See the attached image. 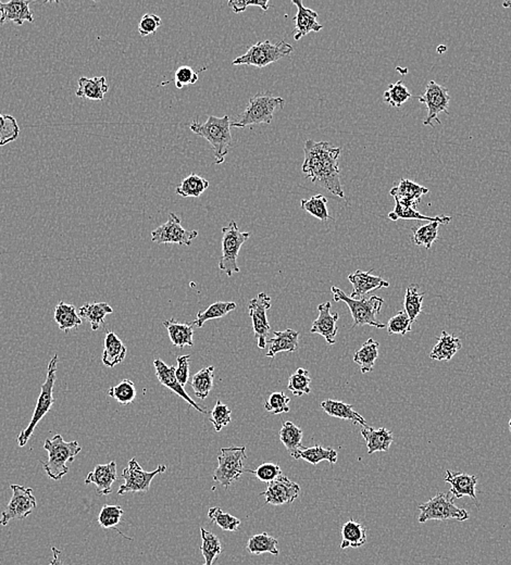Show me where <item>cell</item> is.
I'll return each mask as SVG.
<instances>
[{"instance_id": "obj_9", "label": "cell", "mask_w": 511, "mask_h": 565, "mask_svg": "<svg viewBox=\"0 0 511 565\" xmlns=\"http://www.w3.org/2000/svg\"><path fill=\"white\" fill-rule=\"evenodd\" d=\"M247 460L246 447L222 448L220 455L217 456V468L213 473V478L215 483L220 484L225 489L229 488L234 482L241 478L245 472V463Z\"/></svg>"}, {"instance_id": "obj_57", "label": "cell", "mask_w": 511, "mask_h": 565, "mask_svg": "<svg viewBox=\"0 0 511 565\" xmlns=\"http://www.w3.org/2000/svg\"><path fill=\"white\" fill-rule=\"evenodd\" d=\"M198 81V73L188 65H182L174 73V83L178 90H182L188 85H193Z\"/></svg>"}, {"instance_id": "obj_15", "label": "cell", "mask_w": 511, "mask_h": 565, "mask_svg": "<svg viewBox=\"0 0 511 565\" xmlns=\"http://www.w3.org/2000/svg\"><path fill=\"white\" fill-rule=\"evenodd\" d=\"M271 308V297L266 293H260L257 297L250 300L248 303V312L252 318L254 338L257 339L259 349L266 348L268 344V335L271 328L269 324L267 311Z\"/></svg>"}, {"instance_id": "obj_4", "label": "cell", "mask_w": 511, "mask_h": 565, "mask_svg": "<svg viewBox=\"0 0 511 565\" xmlns=\"http://www.w3.org/2000/svg\"><path fill=\"white\" fill-rule=\"evenodd\" d=\"M285 100L282 97L273 96L271 92H259L252 96L248 102L247 108L235 120L232 121L231 127L243 129L252 125L270 124L276 110H282Z\"/></svg>"}, {"instance_id": "obj_49", "label": "cell", "mask_w": 511, "mask_h": 565, "mask_svg": "<svg viewBox=\"0 0 511 565\" xmlns=\"http://www.w3.org/2000/svg\"><path fill=\"white\" fill-rule=\"evenodd\" d=\"M383 97H384V102L389 106L394 107V108H400L412 98V94L403 81H398L389 86V88L384 92Z\"/></svg>"}, {"instance_id": "obj_32", "label": "cell", "mask_w": 511, "mask_h": 565, "mask_svg": "<svg viewBox=\"0 0 511 565\" xmlns=\"http://www.w3.org/2000/svg\"><path fill=\"white\" fill-rule=\"evenodd\" d=\"M367 542V529L359 522L350 520L342 527L340 549L362 547Z\"/></svg>"}, {"instance_id": "obj_59", "label": "cell", "mask_w": 511, "mask_h": 565, "mask_svg": "<svg viewBox=\"0 0 511 565\" xmlns=\"http://www.w3.org/2000/svg\"><path fill=\"white\" fill-rule=\"evenodd\" d=\"M227 6L232 8L235 14L244 12L249 6H257L260 9L267 11L270 8V3L269 0H230Z\"/></svg>"}, {"instance_id": "obj_47", "label": "cell", "mask_w": 511, "mask_h": 565, "mask_svg": "<svg viewBox=\"0 0 511 565\" xmlns=\"http://www.w3.org/2000/svg\"><path fill=\"white\" fill-rule=\"evenodd\" d=\"M441 223L439 222H429L426 225L420 226L418 229L414 230L412 235V242L416 246H424L426 249H430L435 240L439 238V227Z\"/></svg>"}, {"instance_id": "obj_5", "label": "cell", "mask_w": 511, "mask_h": 565, "mask_svg": "<svg viewBox=\"0 0 511 565\" xmlns=\"http://www.w3.org/2000/svg\"><path fill=\"white\" fill-rule=\"evenodd\" d=\"M334 301H343L350 308L354 324L353 328L357 326L369 325L375 328H384L385 324L381 323L377 318V314L381 312L382 307L384 305V299L379 296H371L370 298H360L354 299L350 296L346 295L342 289L336 286L331 287Z\"/></svg>"}, {"instance_id": "obj_63", "label": "cell", "mask_w": 511, "mask_h": 565, "mask_svg": "<svg viewBox=\"0 0 511 565\" xmlns=\"http://www.w3.org/2000/svg\"><path fill=\"white\" fill-rule=\"evenodd\" d=\"M505 8H511V1H506V3L502 4Z\"/></svg>"}, {"instance_id": "obj_48", "label": "cell", "mask_w": 511, "mask_h": 565, "mask_svg": "<svg viewBox=\"0 0 511 565\" xmlns=\"http://www.w3.org/2000/svg\"><path fill=\"white\" fill-rule=\"evenodd\" d=\"M208 517L223 531L236 532L241 526V520L230 513L225 512L220 507H210L208 511Z\"/></svg>"}, {"instance_id": "obj_24", "label": "cell", "mask_w": 511, "mask_h": 565, "mask_svg": "<svg viewBox=\"0 0 511 565\" xmlns=\"http://www.w3.org/2000/svg\"><path fill=\"white\" fill-rule=\"evenodd\" d=\"M444 480L445 482L451 485V494L453 495V498L469 497L473 500H477V496H475V487L478 484L477 476L447 470Z\"/></svg>"}, {"instance_id": "obj_41", "label": "cell", "mask_w": 511, "mask_h": 565, "mask_svg": "<svg viewBox=\"0 0 511 565\" xmlns=\"http://www.w3.org/2000/svg\"><path fill=\"white\" fill-rule=\"evenodd\" d=\"M278 540L268 533L258 534L249 538L247 542V550L254 556H260L262 554H271L273 556H279L280 550L278 549Z\"/></svg>"}, {"instance_id": "obj_17", "label": "cell", "mask_w": 511, "mask_h": 565, "mask_svg": "<svg viewBox=\"0 0 511 565\" xmlns=\"http://www.w3.org/2000/svg\"><path fill=\"white\" fill-rule=\"evenodd\" d=\"M154 367H155L156 376H157L158 381L162 386L169 388L174 394H178L182 399L185 400L193 408L196 409L198 412L206 414V409L199 406L195 400H193L190 394L186 392L184 386L181 385L178 377H176V367L173 365H168L161 359H156V360H154Z\"/></svg>"}, {"instance_id": "obj_23", "label": "cell", "mask_w": 511, "mask_h": 565, "mask_svg": "<svg viewBox=\"0 0 511 565\" xmlns=\"http://www.w3.org/2000/svg\"><path fill=\"white\" fill-rule=\"evenodd\" d=\"M428 193L426 187L416 184L408 178H402L399 183L392 188L389 194L395 198L396 203L416 209V205L420 203V199Z\"/></svg>"}, {"instance_id": "obj_20", "label": "cell", "mask_w": 511, "mask_h": 565, "mask_svg": "<svg viewBox=\"0 0 511 565\" xmlns=\"http://www.w3.org/2000/svg\"><path fill=\"white\" fill-rule=\"evenodd\" d=\"M293 5L297 7L296 16L293 18L295 21L294 40L299 41L311 32H320L323 28L318 22V14L315 10L305 7L301 0H293Z\"/></svg>"}, {"instance_id": "obj_45", "label": "cell", "mask_w": 511, "mask_h": 565, "mask_svg": "<svg viewBox=\"0 0 511 565\" xmlns=\"http://www.w3.org/2000/svg\"><path fill=\"white\" fill-rule=\"evenodd\" d=\"M418 285L410 284L406 289L405 300H404V311L409 316L410 321L414 324L418 316L422 312V301L426 294L418 293Z\"/></svg>"}, {"instance_id": "obj_1", "label": "cell", "mask_w": 511, "mask_h": 565, "mask_svg": "<svg viewBox=\"0 0 511 565\" xmlns=\"http://www.w3.org/2000/svg\"><path fill=\"white\" fill-rule=\"evenodd\" d=\"M305 160L303 170L313 184L319 185L332 195L345 198L340 184L338 157L342 149L334 147L328 141L308 139L305 143Z\"/></svg>"}, {"instance_id": "obj_61", "label": "cell", "mask_w": 511, "mask_h": 565, "mask_svg": "<svg viewBox=\"0 0 511 565\" xmlns=\"http://www.w3.org/2000/svg\"><path fill=\"white\" fill-rule=\"evenodd\" d=\"M51 551H53V560L50 561L48 565H63V559H61V550H59L57 547L51 548Z\"/></svg>"}, {"instance_id": "obj_34", "label": "cell", "mask_w": 511, "mask_h": 565, "mask_svg": "<svg viewBox=\"0 0 511 565\" xmlns=\"http://www.w3.org/2000/svg\"><path fill=\"white\" fill-rule=\"evenodd\" d=\"M53 318L58 324L59 330L65 333L82 325V318L77 313V308L70 303H65V301H60L57 305Z\"/></svg>"}, {"instance_id": "obj_8", "label": "cell", "mask_w": 511, "mask_h": 565, "mask_svg": "<svg viewBox=\"0 0 511 565\" xmlns=\"http://www.w3.org/2000/svg\"><path fill=\"white\" fill-rule=\"evenodd\" d=\"M420 515L418 517L419 523H426L428 521H447V520H457L459 522L467 521L469 519V512L463 507H456L455 498L451 497V493H439L431 498L428 502L419 505Z\"/></svg>"}, {"instance_id": "obj_12", "label": "cell", "mask_w": 511, "mask_h": 565, "mask_svg": "<svg viewBox=\"0 0 511 565\" xmlns=\"http://www.w3.org/2000/svg\"><path fill=\"white\" fill-rule=\"evenodd\" d=\"M166 470H167V466L161 464L153 472H147V470H144L136 459L133 458L129 461L127 468L123 470L122 478L125 483L119 488V496H122L127 493L149 492L155 476L164 473Z\"/></svg>"}, {"instance_id": "obj_53", "label": "cell", "mask_w": 511, "mask_h": 565, "mask_svg": "<svg viewBox=\"0 0 511 565\" xmlns=\"http://www.w3.org/2000/svg\"><path fill=\"white\" fill-rule=\"evenodd\" d=\"M289 402L291 399L284 392H272L264 402V410L268 411L271 414H282V413L289 412Z\"/></svg>"}, {"instance_id": "obj_51", "label": "cell", "mask_w": 511, "mask_h": 565, "mask_svg": "<svg viewBox=\"0 0 511 565\" xmlns=\"http://www.w3.org/2000/svg\"><path fill=\"white\" fill-rule=\"evenodd\" d=\"M310 383H311V379H310L309 372L303 367H299L295 373L289 376L287 389L293 392L294 396H303V394H310L311 392Z\"/></svg>"}, {"instance_id": "obj_50", "label": "cell", "mask_w": 511, "mask_h": 565, "mask_svg": "<svg viewBox=\"0 0 511 565\" xmlns=\"http://www.w3.org/2000/svg\"><path fill=\"white\" fill-rule=\"evenodd\" d=\"M108 394L120 404H132L136 398V388L130 380H123L118 385L110 388Z\"/></svg>"}, {"instance_id": "obj_36", "label": "cell", "mask_w": 511, "mask_h": 565, "mask_svg": "<svg viewBox=\"0 0 511 565\" xmlns=\"http://www.w3.org/2000/svg\"><path fill=\"white\" fill-rule=\"evenodd\" d=\"M380 344L375 339L369 338L354 355V362L360 367L362 374L370 373L379 357Z\"/></svg>"}, {"instance_id": "obj_29", "label": "cell", "mask_w": 511, "mask_h": 565, "mask_svg": "<svg viewBox=\"0 0 511 565\" xmlns=\"http://www.w3.org/2000/svg\"><path fill=\"white\" fill-rule=\"evenodd\" d=\"M164 328H167L170 340L173 346L183 349L184 347L194 346V328L192 323H180L174 318L163 322Z\"/></svg>"}, {"instance_id": "obj_2", "label": "cell", "mask_w": 511, "mask_h": 565, "mask_svg": "<svg viewBox=\"0 0 511 565\" xmlns=\"http://www.w3.org/2000/svg\"><path fill=\"white\" fill-rule=\"evenodd\" d=\"M190 131L209 141L213 149L215 163L222 164L232 145L231 121L229 116L217 118L210 116L206 122L198 121L190 124Z\"/></svg>"}, {"instance_id": "obj_27", "label": "cell", "mask_w": 511, "mask_h": 565, "mask_svg": "<svg viewBox=\"0 0 511 565\" xmlns=\"http://www.w3.org/2000/svg\"><path fill=\"white\" fill-rule=\"evenodd\" d=\"M127 349L118 335L112 330L107 332L102 361L104 367H114L124 361Z\"/></svg>"}, {"instance_id": "obj_55", "label": "cell", "mask_w": 511, "mask_h": 565, "mask_svg": "<svg viewBox=\"0 0 511 565\" xmlns=\"http://www.w3.org/2000/svg\"><path fill=\"white\" fill-rule=\"evenodd\" d=\"M245 472L254 474L260 482L267 483V484L273 482L279 476L282 475V468H280V466L276 463H270V462L260 464L254 470H245Z\"/></svg>"}, {"instance_id": "obj_28", "label": "cell", "mask_w": 511, "mask_h": 565, "mask_svg": "<svg viewBox=\"0 0 511 565\" xmlns=\"http://www.w3.org/2000/svg\"><path fill=\"white\" fill-rule=\"evenodd\" d=\"M321 408L328 416H332V418L352 421L355 424H360L363 427L368 426L366 420L354 410V407L352 404H345V402H338V400L326 399L321 402Z\"/></svg>"}, {"instance_id": "obj_60", "label": "cell", "mask_w": 511, "mask_h": 565, "mask_svg": "<svg viewBox=\"0 0 511 565\" xmlns=\"http://www.w3.org/2000/svg\"><path fill=\"white\" fill-rule=\"evenodd\" d=\"M190 359H192V355H180V357H176L178 367H176V374L178 382L182 386H185L188 383V380H190Z\"/></svg>"}, {"instance_id": "obj_22", "label": "cell", "mask_w": 511, "mask_h": 565, "mask_svg": "<svg viewBox=\"0 0 511 565\" xmlns=\"http://www.w3.org/2000/svg\"><path fill=\"white\" fill-rule=\"evenodd\" d=\"M348 281L354 287V291L350 295V297L354 299H357V298L360 299L375 289L389 287V281H384L382 277L372 275V270L368 271V272L357 270L356 272L348 276Z\"/></svg>"}, {"instance_id": "obj_44", "label": "cell", "mask_w": 511, "mask_h": 565, "mask_svg": "<svg viewBox=\"0 0 511 565\" xmlns=\"http://www.w3.org/2000/svg\"><path fill=\"white\" fill-rule=\"evenodd\" d=\"M200 535H202L200 551L205 559L204 565H213L215 559L223 552L222 544L217 535L206 531L204 527L200 529Z\"/></svg>"}, {"instance_id": "obj_46", "label": "cell", "mask_w": 511, "mask_h": 565, "mask_svg": "<svg viewBox=\"0 0 511 565\" xmlns=\"http://www.w3.org/2000/svg\"><path fill=\"white\" fill-rule=\"evenodd\" d=\"M328 199L323 195L319 194L316 196L310 197L309 199H303L301 200V209L317 217L320 221L326 222L328 220H332L331 215L328 213Z\"/></svg>"}, {"instance_id": "obj_3", "label": "cell", "mask_w": 511, "mask_h": 565, "mask_svg": "<svg viewBox=\"0 0 511 565\" xmlns=\"http://www.w3.org/2000/svg\"><path fill=\"white\" fill-rule=\"evenodd\" d=\"M44 449L48 452V461L43 463V468L49 478L59 480L67 475L69 472L68 463L75 461L82 447L77 441L68 443L58 434L45 441Z\"/></svg>"}, {"instance_id": "obj_56", "label": "cell", "mask_w": 511, "mask_h": 565, "mask_svg": "<svg viewBox=\"0 0 511 565\" xmlns=\"http://www.w3.org/2000/svg\"><path fill=\"white\" fill-rule=\"evenodd\" d=\"M412 323L409 316L405 311H399L393 316L387 324V332L389 334L406 335L412 332Z\"/></svg>"}, {"instance_id": "obj_43", "label": "cell", "mask_w": 511, "mask_h": 565, "mask_svg": "<svg viewBox=\"0 0 511 565\" xmlns=\"http://www.w3.org/2000/svg\"><path fill=\"white\" fill-rule=\"evenodd\" d=\"M123 510L120 505H104L100 510L99 515H98V524L100 527L104 529H114L117 533L120 534L122 537L127 539L132 540V538L127 537L122 532L119 531L117 526L121 523L122 519Z\"/></svg>"}, {"instance_id": "obj_31", "label": "cell", "mask_w": 511, "mask_h": 565, "mask_svg": "<svg viewBox=\"0 0 511 565\" xmlns=\"http://www.w3.org/2000/svg\"><path fill=\"white\" fill-rule=\"evenodd\" d=\"M463 344L458 337L448 334L443 330L442 335L439 337L437 344L430 353V357L432 360L449 361L453 359V355L461 350Z\"/></svg>"}, {"instance_id": "obj_21", "label": "cell", "mask_w": 511, "mask_h": 565, "mask_svg": "<svg viewBox=\"0 0 511 565\" xmlns=\"http://www.w3.org/2000/svg\"><path fill=\"white\" fill-rule=\"evenodd\" d=\"M28 0H10L8 3L0 1V24L14 22L16 26H23L24 22H34V16L30 9Z\"/></svg>"}, {"instance_id": "obj_39", "label": "cell", "mask_w": 511, "mask_h": 565, "mask_svg": "<svg viewBox=\"0 0 511 565\" xmlns=\"http://www.w3.org/2000/svg\"><path fill=\"white\" fill-rule=\"evenodd\" d=\"M303 436V429H299L294 423L289 421L283 423L280 431V441L291 457L295 458L298 450L303 448L301 445Z\"/></svg>"}, {"instance_id": "obj_13", "label": "cell", "mask_w": 511, "mask_h": 565, "mask_svg": "<svg viewBox=\"0 0 511 565\" xmlns=\"http://www.w3.org/2000/svg\"><path fill=\"white\" fill-rule=\"evenodd\" d=\"M198 232L184 229L181 219L176 213H169L166 223L158 226L151 232V242L156 244H176L181 246H190L193 240L197 238Z\"/></svg>"}, {"instance_id": "obj_25", "label": "cell", "mask_w": 511, "mask_h": 565, "mask_svg": "<svg viewBox=\"0 0 511 565\" xmlns=\"http://www.w3.org/2000/svg\"><path fill=\"white\" fill-rule=\"evenodd\" d=\"M274 337L269 340L267 357H274L279 353H294L298 348L299 333L287 328L285 330H276Z\"/></svg>"}, {"instance_id": "obj_64", "label": "cell", "mask_w": 511, "mask_h": 565, "mask_svg": "<svg viewBox=\"0 0 511 565\" xmlns=\"http://www.w3.org/2000/svg\"><path fill=\"white\" fill-rule=\"evenodd\" d=\"M508 424H509V429H510V431H511V419H510V421H509Z\"/></svg>"}, {"instance_id": "obj_30", "label": "cell", "mask_w": 511, "mask_h": 565, "mask_svg": "<svg viewBox=\"0 0 511 565\" xmlns=\"http://www.w3.org/2000/svg\"><path fill=\"white\" fill-rule=\"evenodd\" d=\"M77 97L86 98L90 100H102L109 92V85L104 77H95L92 79L80 77L77 81Z\"/></svg>"}, {"instance_id": "obj_16", "label": "cell", "mask_w": 511, "mask_h": 565, "mask_svg": "<svg viewBox=\"0 0 511 565\" xmlns=\"http://www.w3.org/2000/svg\"><path fill=\"white\" fill-rule=\"evenodd\" d=\"M301 487L297 483L289 480L287 476H279L276 480L269 483L266 490L260 494L266 499L267 505H291L298 498Z\"/></svg>"}, {"instance_id": "obj_18", "label": "cell", "mask_w": 511, "mask_h": 565, "mask_svg": "<svg viewBox=\"0 0 511 565\" xmlns=\"http://www.w3.org/2000/svg\"><path fill=\"white\" fill-rule=\"evenodd\" d=\"M331 303H320L318 306L319 316L316 318L310 332L313 334H319L326 339L328 345H334L336 343V334H338V326L336 322L340 318V314L331 313Z\"/></svg>"}, {"instance_id": "obj_54", "label": "cell", "mask_w": 511, "mask_h": 565, "mask_svg": "<svg viewBox=\"0 0 511 565\" xmlns=\"http://www.w3.org/2000/svg\"><path fill=\"white\" fill-rule=\"evenodd\" d=\"M20 134L18 121L10 114H5V122L0 127V147L16 141Z\"/></svg>"}, {"instance_id": "obj_33", "label": "cell", "mask_w": 511, "mask_h": 565, "mask_svg": "<svg viewBox=\"0 0 511 565\" xmlns=\"http://www.w3.org/2000/svg\"><path fill=\"white\" fill-rule=\"evenodd\" d=\"M294 459H303L308 463L313 464V466H317L322 461H328L331 464H335L338 462V451L333 448H323L321 445L317 443L313 447H303L299 449Z\"/></svg>"}, {"instance_id": "obj_14", "label": "cell", "mask_w": 511, "mask_h": 565, "mask_svg": "<svg viewBox=\"0 0 511 565\" xmlns=\"http://www.w3.org/2000/svg\"><path fill=\"white\" fill-rule=\"evenodd\" d=\"M418 100L426 104L428 108V117L424 121V125L426 127H433V120L441 124L442 122L439 119V114L441 113L444 112L449 114L448 104L451 102V96H449L448 90L435 81L429 82L426 92L424 95L419 96Z\"/></svg>"}, {"instance_id": "obj_42", "label": "cell", "mask_w": 511, "mask_h": 565, "mask_svg": "<svg viewBox=\"0 0 511 565\" xmlns=\"http://www.w3.org/2000/svg\"><path fill=\"white\" fill-rule=\"evenodd\" d=\"M213 372H215V367L209 365V367H204V369L197 372L193 376L190 385H192L196 397L199 398V399H207L209 394H210L213 387V379H215Z\"/></svg>"}, {"instance_id": "obj_10", "label": "cell", "mask_w": 511, "mask_h": 565, "mask_svg": "<svg viewBox=\"0 0 511 565\" xmlns=\"http://www.w3.org/2000/svg\"><path fill=\"white\" fill-rule=\"evenodd\" d=\"M249 237V232L240 231L239 226L234 220L230 222L229 225L222 227V257L219 262V269L227 276L231 277L234 273H240L241 271L237 264V256L242 246Z\"/></svg>"}, {"instance_id": "obj_58", "label": "cell", "mask_w": 511, "mask_h": 565, "mask_svg": "<svg viewBox=\"0 0 511 565\" xmlns=\"http://www.w3.org/2000/svg\"><path fill=\"white\" fill-rule=\"evenodd\" d=\"M161 18L157 14H146L141 16L139 23V33L141 36L146 37L155 34L161 26Z\"/></svg>"}, {"instance_id": "obj_7", "label": "cell", "mask_w": 511, "mask_h": 565, "mask_svg": "<svg viewBox=\"0 0 511 565\" xmlns=\"http://www.w3.org/2000/svg\"><path fill=\"white\" fill-rule=\"evenodd\" d=\"M294 50L291 45L285 41L274 43L270 41L256 43L252 45L244 55H240L232 61L233 65H254L258 69H264L271 63H276L281 59L291 55Z\"/></svg>"}, {"instance_id": "obj_38", "label": "cell", "mask_w": 511, "mask_h": 565, "mask_svg": "<svg viewBox=\"0 0 511 565\" xmlns=\"http://www.w3.org/2000/svg\"><path fill=\"white\" fill-rule=\"evenodd\" d=\"M209 185L210 183L206 178L192 173L176 187V193L183 198H198L208 190Z\"/></svg>"}, {"instance_id": "obj_40", "label": "cell", "mask_w": 511, "mask_h": 565, "mask_svg": "<svg viewBox=\"0 0 511 565\" xmlns=\"http://www.w3.org/2000/svg\"><path fill=\"white\" fill-rule=\"evenodd\" d=\"M236 308H237V305L233 301L231 303L230 301H217V303L209 306L204 311H198L196 318L192 322V324L198 328H203L206 322L223 318L230 312L234 311Z\"/></svg>"}, {"instance_id": "obj_37", "label": "cell", "mask_w": 511, "mask_h": 565, "mask_svg": "<svg viewBox=\"0 0 511 565\" xmlns=\"http://www.w3.org/2000/svg\"><path fill=\"white\" fill-rule=\"evenodd\" d=\"M389 219L392 220V221H397V220H421V221L439 222V223L444 224V225L451 222V217H447V215L428 217V215L419 212L416 208L402 205V203H396V201L395 208L392 212L389 213Z\"/></svg>"}, {"instance_id": "obj_19", "label": "cell", "mask_w": 511, "mask_h": 565, "mask_svg": "<svg viewBox=\"0 0 511 565\" xmlns=\"http://www.w3.org/2000/svg\"><path fill=\"white\" fill-rule=\"evenodd\" d=\"M118 480L117 474V462L112 461L108 464H98L85 478V484H94L96 492L99 496H108L112 494V485Z\"/></svg>"}, {"instance_id": "obj_52", "label": "cell", "mask_w": 511, "mask_h": 565, "mask_svg": "<svg viewBox=\"0 0 511 565\" xmlns=\"http://www.w3.org/2000/svg\"><path fill=\"white\" fill-rule=\"evenodd\" d=\"M232 410L229 407L225 406L221 400H217L215 408L210 413V422L213 423L215 431H221L223 427L227 426L231 423Z\"/></svg>"}, {"instance_id": "obj_6", "label": "cell", "mask_w": 511, "mask_h": 565, "mask_svg": "<svg viewBox=\"0 0 511 565\" xmlns=\"http://www.w3.org/2000/svg\"><path fill=\"white\" fill-rule=\"evenodd\" d=\"M57 365H58V355H55L49 361L46 381L42 385V390H41L40 397L36 402L32 420L16 438V443L19 447H24L28 443L34 433L35 427L38 426V423L44 419L47 413L50 411L53 404H55L53 392V386H55L57 379Z\"/></svg>"}, {"instance_id": "obj_26", "label": "cell", "mask_w": 511, "mask_h": 565, "mask_svg": "<svg viewBox=\"0 0 511 565\" xmlns=\"http://www.w3.org/2000/svg\"><path fill=\"white\" fill-rule=\"evenodd\" d=\"M361 436L366 441L369 455L375 452H387L394 441L393 433L385 427L372 429L365 426L361 429Z\"/></svg>"}, {"instance_id": "obj_35", "label": "cell", "mask_w": 511, "mask_h": 565, "mask_svg": "<svg viewBox=\"0 0 511 565\" xmlns=\"http://www.w3.org/2000/svg\"><path fill=\"white\" fill-rule=\"evenodd\" d=\"M114 313V309L107 303H85L79 309V316L90 322L93 330H99L104 323V318Z\"/></svg>"}, {"instance_id": "obj_11", "label": "cell", "mask_w": 511, "mask_h": 565, "mask_svg": "<svg viewBox=\"0 0 511 565\" xmlns=\"http://www.w3.org/2000/svg\"><path fill=\"white\" fill-rule=\"evenodd\" d=\"M11 499L5 510L1 512L0 525L6 526L12 520H24L38 507V501L33 494V489L21 485L12 484Z\"/></svg>"}, {"instance_id": "obj_62", "label": "cell", "mask_w": 511, "mask_h": 565, "mask_svg": "<svg viewBox=\"0 0 511 565\" xmlns=\"http://www.w3.org/2000/svg\"><path fill=\"white\" fill-rule=\"evenodd\" d=\"M4 122H5V114L0 113V127L4 124Z\"/></svg>"}]
</instances>
